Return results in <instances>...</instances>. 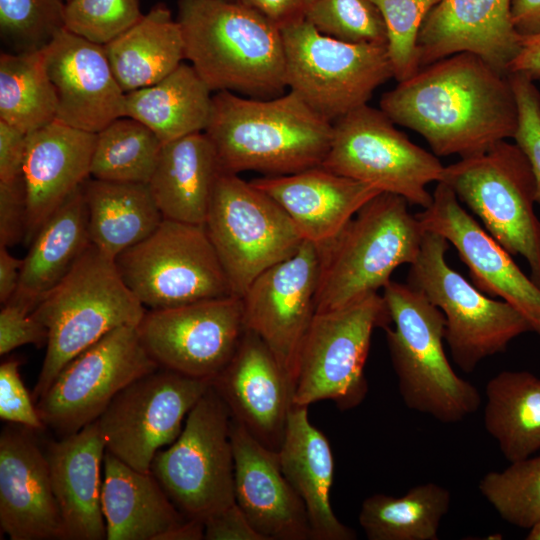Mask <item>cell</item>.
I'll use <instances>...</instances> for the list:
<instances>
[{
    "label": "cell",
    "instance_id": "6da1fadb",
    "mask_svg": "<svg viewBox=\"0 0 540 540\" xmlns=\"http://www.w3.org/2000/svg\"><path fill=\"white\" fill-rule=\"evenodd\" d=\"M379 105L394 123L420 134L436 156L481 154L514 138L518 127L509 76L471 52L420 68Z\"/></svg>",
    "mask_w": 540,
    "mask_h": 540
},
{
    "label": "cell",
    "instance_id": "7a4b0ae2",
    "mask_svg": "<svg viewBox=\"0 0 540 540\" xmlns=\"http://www.w3.org/2000/svg\"><path fill=\"white\" fill-rule=\"evenodd\" d=\"M204 132L222 172L279 176L321 166L332 140L333 122L291 90L273 98L218 91L212 96Z\"/></svg>",
    "mask_w": 540,
    "mask_h": 540
},
{
    "label": "cell",
    "instance_id": "3957f363",
    "mask_svg": "<svg viewBox=\"0 0 540 540\" xmlns=\"http://www.w3.org/2000/svg\"><path fill=\"white\" fill-rule=\"evenodd\" d=\"M188 59L211 91L271 98L287 88L281 29L232 0H179Z\"/></svg>",
    "mask_w": 540,
    "mask_h": 540
},
{
    "label": "cell",
    "instance_id": "277c9868",
    "mask_svg": "<svg viewBox=\"0 0 540 540\" xmlns=\"http://www.w3.org/2000/svg\"><path fill=\"white\" fill-rule=\"evenodd\" d=\"M146 308L122 280L113 259L92 243L31 315L48 330L34 401L79 353L122 326H138Z\"/></svg>",
    "mask_w": 540,
    "mask_h": 540
},
{
    "label": "cell",
    "instance_id": "5b68a950",
    "mask_svg": "<svg viewBox=\"0 0 540 540\" xmlns=\"http://www.w3.org/2000/svg\"><path fill=\"white\" fill-rule=\"evenodd\" d=\"M408 204L401 196L381 192L333 240L320 246L316 313L377 293L397 267L415 261L425 230Z\"/></svg>",
    "mask_w": 540,
    "mask_h": 540
},
{
    "label": "cell",
    "instance_id": "8992f818",
    "mask_svg": "<svg viewBox=\"0 0 540 540\" xmlns=\"http://www.w3.org/2000/svg\"><path fill=\"white\" fill-rule=\"evenodd\" d=\"M391 325V362L405 405L450 424L477 411V388L453 370L443 347L445 317L417 288L390 280L383 288Z\"/></svg>",
    "mask_w": 540,
    "mask_h": 540
},
{
    "label": "cell",
    "instance_id": "52a82bcc",
    "mask_svg": "<svg viewBox=\"0 0 540 540\" xmlns=\"http://www.w3.org/2000/svg\"><path fill=\"white\" fill-rule=\"evenodd\" d=\"M442 182L508 253L527 261L530 278L540 288L536 181L521 148L502 140L481 154L445 166Z\"/></svg>",
    "mask_w": 540,
    "mask_h": 540
},
{
    "label": "cell",
    "instance_id": "ba28073f",
    "mask_svg": "<svg viewBox=\"0 0 540 540\" xmlns=\"http://www.w3.org/2000/svg\"><path fill=\"white\" fill-rule=\"evenodd\" d=\"M448 248L442 236L425 231L407 283L441 310L451 357L470 373L483 359L504 352L514 338L532 330L512 305L485 295L451 268L446 260Z\"/></svg>",
    "mask_w": 540,
    "mask_h": 540
},
{
    "label": "cell",
    "instance_id": "9c48e42d",
    "mask_svg": "<svg viewBox=\"0 0 540 540\" xmlns=\"http://www.w3.org/2000/svg\"><path fill=\"white\" fill-rule=\"evenodd\" d=\"M117 270L146 309H165L233 295L204 225L163 219L121 252Z\"/></svg>",
    "mask_w": 540,
    "mask_h": 540
},
{
    "label": "cell",
    "instance_id": "30bf717a",
    "mask_svg": "<svg viewBox=\"0 0 540 540\" xmlns=\"http://www.w3.org/2000/svg\"><path fill=\"white\" fill-rule=\"evenodd\" d=\"M281 32L287 88L331 122L367 104L379 86L394 78L386 45L344 42L306 20Z\"/></svg>",
    "mask_w": 540,
    "mask_h": 540
},
{
    "label": "cell",
    "instance_id": "8fae6325",
    "mask_svg": "<svg viewBox=\"0 0 540 540\" xmlns=\"http://www.w3.org/2000/svg\"><path fill=\"white\" fill-rule=\"evenodd\" d=\"M230 424L228 407L211 385L178 438L155 454L150 471L187 519L204 522L236 502Z\"/></svg>",
    "mask_w": 540,
    "mask_h": 540
},
{
    "label": "cell",
    "instance_id": "7c38bea8",
    "mask_svg": "<svg viewBox=\"0 0 540 540\" xmlns=\"http://www.w3.org/2000/svg\"><path fill=\"white\" fill-rule=\"evenodd\" d=\"M391 325L382 295L370 294L346 307L315 313L303 340L293 405L333 401L352 409L366 397L364 367L373 331Z\"/></svg>",
    "mask_w": 540,
    "mask_h": 540
},
{
    "label": "cell",
    "instance_id": "4fadbf2b",
    "mask_svg": "<svg viewBox=\"0 0 540 540\" xmlns=\"http://www.w3.org/2000/svg\"><path fill=\"white\" fill-rule=\"evenodd\" d=\"M204 226L232 293L239 297L261 273L291 257L304 241L272 197L232 173L219 176Z\"/></svg>",
    "mask_w": 540,
    "mask_h": 540
},
{
    "label": "cell",
    "instance_id": "5bb4252c",
    "mask_svg": "<svg viewBox=\"0 0 540 540\" xmlns=\"http://www.w3.org/2000/svg\"><path fill=\"white\" fill-rule=\"evenodd\" d=\"M321 166L424 209L433 199L428 184L442 181L445 169L435 154L413 143L381 109L368 104L333 122Z\"/></svg>",
    "mask_w": 540,
    "mask_h": 540
},
{
    "label": "cell",
    "instance_id": "9a60e30c",
    "mask_svg": "<svg viewBox=\"0 0 540 540\" xmlns=\"http://www.w3.org/2000/svg\"><path fill=\"white\" fill-rule=\"evenodd\" d=\"M158 368L137 326L118 327L69 361L36 407L45 427L67 436L96 421L121 390Z\"/></svg>",
    "mask_w": 540,
    "mask_h": 540
},
{
    "label": "cell",
    "instance_id": "2e32d148",
    "mask_svg": "<svg viewBox=\"0 0 540 540\" xmlns=\"http://www.w3.org/2000/svg\"><path fill=\"white\" fill-rule=\"evenodd\" d=\"M210 386V380L161 367L136 379L96 420L106 451L150 472L157 451L178 438L184 418Z\"/></svg>",
    "mask_w": 540,
    "mask_h": 540
},
{
    "label": "cell",
    "instance_id": "e0dca14e",
    "mask_svg": "<svg viewBox=\"0 0 540 540\" xmlns=\"http://www.w3.org/2000/svg\"><path fill=\"white\" fill-rule=\"evenodd\" d=\"M137 330L159 367L212 382L235 354L246 330L242 299L228 295L147 309Z\"/></svg>",
    "mask_w": 540,
    "mask_h": 540
},
{
    "label": "cell",
    "instance_id": "ac0fdd59",
    "mask_svg": "<svg viewBox=\"0 0 540 540\" xmlns=\"http://www.w3.org/2000/svg\"><path fill=\"white\" fill-rule=\"evenodd\" d=\"M321 248L304 240L289 258L261 273L241 296L245 329L270 349L293 387L300 349L316 313Z\"/></svg>",
    "mask_w": 540,
    "mask_h": 540
},
{
    "label": "cell",
    "instance_id": "d6986e66",
    "mask_svg": "<svg viewBox=\"0 0 540 540\" xmlns=\"http://www.w3.org/2000/svg\"><path fill=\"white\" fill-rule=\"evenodd\" d=\"M432 196L431 204L416 215L424 230L446 239L468 267L473 284L512 305L540 335V288L462 207L446 183L438 182Z\"/></svg>",
    "mask_w": 540,
    "mask_h": 540
},
{
    "label": "cell",
    "instance_id": "ffe728a7",
    "mask_svg": "<svg viewBox=\"0 0 540 540\" xmlns=\"http://www.w3.org/2000/svg\"><path fill=\"white\" fill-rule=\"evenodd\" d=\"M37 431L8 423L0 435V528L11 540H65Z\"/></svg>",
    "mask_w": 540,
    "mask_h": 540
},
{
    "label": "cell",
    "instance_id": "44dd1931",
    "mask_svg": "<svg viewBox=\"0 0 540 540\" xmlns=\"http://www.w3.org/2000/svg\"><path fill=\"white\" fill-rule=\"evenodd\" d=\"M43 54L57 95V120L97 133L124 117L125 92L114 76L103 45L63 29Z\"/></svg>",
    "mask_w": 540,
    "mask_h": 540
},
{
    "label": "cell",
    "instance_id": "7402d4cb",
    "mask_svg": "<svg viewBox=\"0 0 540 540\" xmlns=\"http://www.w3.org/2000/svg\"><path fill=\"white\" fill-rule=\"evenodd\" d=\"M211 385L233 420L263 445L278 451L293 406L294 387L255 333L245 330L235 354Z\"/></svg>",
    "mask_w": 540,
    "mask_h": 540
},
{
    "label": "cell",
    "instance_id": "603a6c76",
    "mask_svg": "<svg viewBox=\"0 0 540 540\" xmlns=\"http://www.w3.org/2000/svg\"><path fill=\"white\" fill-rule=\"evenodd\" d=\"M235 501L265 540H311L306 508L285 477L278 451L231 418Z\"/></svg>",
    "mask_w": 540,
    "mask_h": 540
},
{
    "label": "cell",
    "instance_id": "cb8c5ba5",
    "mask_svg": "<svg viewBox=\"0 0 540 540\" xmlns=\"http://www.w3.org/2000/svg\"><path fill=\"white\" fill-rule=\"evenodd\" d=\"M520 42L511 18V0H441L420 29L419 65L471 52L508 75Z\"/></svg>",
    "mask_w": 540,
    "mask_h": 540
},
{
    "label": "cell",
    "instance_id": "d4e9b609",
    "mask_svg": "<svg viewBox=\"0 0 540 540\" xmlns=\"http://www.w3.org/2000/svg\"><path fill=\"white\" fill-rule=\"evenodd\" d=\"M96 133L57 119L26 135L23 182L27 203L25 243L87 179Z\"/></svg>",
    "mask_w": 540,
    "mask_h": 540
},
{
    "label": "cell",
    "instance_id": "484cf974",
    "mask_svg": "<svg viewBox=\"0 0 540 540\" xmlns=\"http://www.w3.org/2000/svg\"><path fill=\"white\" fill-rule=\"evenodd\" d=\"M251 183L283 208L304 240L319 246L333 240L368 201L381 193L373 185L322 166L264 176Z\"/></svg>",
    "mask_w": 540,
    "mask_h": 540
},
{
    "label": "cell",
    "instance_id": "4316f807",
    "mask_svg": "<svg viewBox=\"0 0 540 540\" xmlns=\"http://www.w3.org/2000/svg\"><path fill=\"white\" fill-rule=\"evenodd\" d=\"M106 444L97 421L49 442L45 451L65 540H104L101 468Z\"/></svg>",
    "mask_w": 540,
    "mask_h": 540
},
{
    "label": "cell",
    "instance_id": "83f0119b",
    "mask_svg": "<svg viewBox=\"0 0 540 540\" xmlns=\"http://www.w3.org/2000/svg\"><path fill=\"white\" fill-rule=\"evenodd\" d=\"M278 456L285 477L306 508L311 540L356 539L354 530L331 507L334 457L326 436L310 422L308 407L292 406Z\"/></svg>",
    "mask_w": 540,
    "mask_h": 540
},
{
    "label": "cell",
    "instance_id": "f1b7e54d",
    "mask_svg": "<svg viewBox=\"0 0 540 540\" xmlns=\"http://www.w3.org/2000/svg\"><path fill=\"white\" fill-rule=\"evenodd\" d=\"M107 540H163L187 518L152 472H142L106 451L101 493Z\"/></svg>",
    "mask_w": 540,
    "mask_h": 540
},
{
    "label": "cell",
    "instance_id": "f546056e",
    "mask_svg": "<svg viewBox=\"0 0 540 540\" xmlns=\"http://www.w3.org/2000/svg\"><path fill=\"white\" fill-rule=\"evenodd\" d=\"M221 173L205 132L163 144L149 181L163 218L204 225Z\"/></svg>",
    "mask_w": 540,
    "mask_h": 540
},
{
    "label": "cell",
    "instance_id": "4dcf8cb0",
    "mask_svg": "<svg viewBox=\"0 0 540 540\" xmlns=\"http://www.w3.org/2000/svg\"><path fill=\"white\" fill-rule=\"evenodd\" d=\"M90 244L82 185L49 217L29 244L17 290L8 303L31 313Z\"/></svg>",
    "mask_w": 540,
    "mask_h": 540
},
{
    "label": "cell",
    "instance_id": "1f68e13d",
    "mask_svg": "<svg viewBox=\"0 0 540 540\" xmlns=\"http://www.w3.org/2000/svg\"><path fill=\"white\" fill-rule=\"evenodd\" d=\"M103 47L125 93L156 84L185 59L182 29L165 3L155 4Z\"/></svg>",
    "mask_w": 540,
    "mask_h": 540
},
{
    "label": "cell",
    "instance_id": "d6a6232c",
    "mask_svg": "<svg viewBox=\"0 0 540 540\" xmlns=\"http://www.w3.org/2000/svg\"><path fill=\"white\" fill-rule=\"evenodd\" d=\"M91 243L115 259L148 237L164 219L149 183L89 178L83 184Z\"/></svg>",
    "mask_w": 540,
    "mask_h": 540
},
{
    "label": "cell",
    "instance_id": "836d02e7",
    "mask_svg": "<svg viewBox=\"0 0 540 540\" xmlns=\"http://www.w3.org/2000/svg\"><path fill=\"white\" fill-rule=\"evenodd\" d=\"M211 92L193 66L182 62L156 84L125 93L124 117L143 123L165 144L205 131Z\"/></svg>",
    "mask_w": 540,
    "mask_h": 540
},
{
    "label": "cell",
    "instance_id": "e575fe53",
    "mask_svg": "<svg viewBox=\"0 0 540 540\" xmlns=\"http://www.w3.org/2000/svg\"><path fill=\"white\" fill-rule=\"evenodd\" d=\"M484 427L510 463L540 450V378L502 371L485 386Z\"/></svg>",
    "mask_w": 540,
    "mask_h": 540
},
{
    "label": "cell",
    "instance_id": "d590c367",
    "mask_svg": "<svg viewBox=\"0 0 540 540\" xmlns=\"http://www.w3.org/2000/svg\"><path fill=\"white\" fill-rule=\"evenodd\" d=\"M450 503V491L433 482L398 497L373 494L362 503L359 523L369 540H437Z\"/></svg>",
    "mask_w": 540,
    "mask_h": 540
},
{
    "label": "cell",
    "instance_id": "8d00e7d4",
    "mask_svg": "<svg viewBox=\"0 0 540 540\" xmlns=\"http://www.w3.org/2000/svg\"><path fill=\"white\" fill-rule=\"evenodd\" d=\"M57 95L43 50L0 55V120L29 133L56 119Z\"/></svg>",
    "mask_w": 540,
    "mask_h": 540
},
{
    "label": "cell",
    "instance_id": "74e56055",
    "mask_svg": "<svg viewBox=\"0 0 540 540\" xmlns=\"http://www.w3.org/2000/svg\"><path fill=\"white\" fill-rule=\"evenodd\" d=\"M162 145L143 123L130 117L115 119L96 133L90 175L104 181L149 183Z\"/></svg>",
    "mask_w": 540,
    "mask_h": 540
},
{
    "label": "cell",
    "instance_id": "f35d334b",
    "mask_svg": "<svg viewBox=\"0 0 540 540\" xmlns=\"http://www.w3.org/2000/svg\"><path fill=\"white\" fill-rule=\"evenodd\" d=\"M479 491L504 521L531 529L540 523V455L486 473Z\"/></svg>",
    "mask_w": 540,
    "mask_h": 540
},
{
    "label": "cell",
    "instance_id": "ab89813d",
    "mask_svg": "<svg viewBox=\"0 0 540 540\" xmlns=\"http://www.w3.org/2000/svg\"><path fill=\"white\" fill-rule=\"evenodd\" d=\"M66 0H0V35L10 53L43 50L65 29Z\"/></svg>",
    "mask_w": 540,
    "mask_h": 540
},
{
    "label": "cell",
    "instance_id": "60d3db41",
    "mask_svg": "<svg viewBox=\"0 0 540 540\" xmlns=\"http://www.w3.org/2000/svg\"><path fill=\"white\" fill-rule=\"evenodd\" d=\"M305 20L320 33L354 44H387L384 18L371 0H315Z\"/></svg>",
    "mask_w": 540,
    "mask_h": 540
},
{
    "label": "cell",
    "instance_id": "b9f144b4",
    "mask_svg": "<svg viewBox=\"0 0 540 540\" xmlns=\"http://www.w3.org/2000/svg\"><path fill=\"white\" fill-rule=\"evenodd\" d=\"M379 8L387 30V53L393 76L401 82L420 69L418 36L428 13L441 0H371Z\"/></svg>",
    "mask_w": 540,
    "mask_h": 540
},
{
    "label": "cell",
    "instance_id": "7bdbcfd3",
    "mask_svg": "<svg viewBox=\"0 0 540 540\" xmlns=\"http://www.w3.org/2000/svg\"><path fill=\"white\" fill-rule=\"evenodd\" d=\"M140 0H69L65 29L104 45L143 16Z\"/></svg>",
    "mask_w": 540,
    "mask_h": 540
},
{
    "label": "cell",
    "instance_id": "ee69618b",
    "mask_svg": "<svg viewBox=\"0 0 540 540\" xmlns=\"http://www.w3.org/2000/svg\"><path fill=\"white\" fill-rule=\"evenodd\" d=\"M518 108L515 143L531 165L536 181V203L540 204V92L534 80L522 73L508 74Z\"/></svg>",
    "mask_w": 540,
    "mask_h": 540
},
{
    "label": "cell",
    "instance_id": "f6af8a7d",
    "mask_svg": "<svg viewBox=\"0 0 540 540\" xmlns=\"http://www.w3.org/2000/svg\"><path fill=\"white\" fill-rule=\"evenodd\" d=\"M20 365L16 358L5 360L0 365V418L38 431L45 425L21 379Z\"/></svg>",
    "mask_w": 540,
    "mask_h": 540
},
{
    "label": "cell",
    "instance_id": "bcb514c9",
    "mask_svg": "<svg viewBox=\"0 0 540 540\" xmlns=\"http://www.w3.org/2000/svg\"><path fill=\"white\" fill-rule=\"evenodd\" d=\"M47 328L31 313L7 303L0 312V355H6L17 347L33 344L41 347L47 344Z\"/></svg>",
    "mask_w": 540,
    "mask_h": 540
},
{
    "label": "cell",
    "instance_id": "7dc6e473",
    "mask_svg": "<svg viewBox=\"0 0 540 540\" xmlns=\"http://www.w3.org/2000/svg\"><path fill=\"white\" fill-rule=\"evenodd\" d=\"M27 203L23 178L0 182V245L12 247L25 240Z\"/></svg>",
    "mask_w": 540,
    "mask_h": 540
},
{
    "label": "cell",
    "instance_id": "c3c4849f",
    "mask_svg": "<svg viewBox=\"0 0 540 540\" xmlns=\"http://www.w3.org/2000/svg\"><path fill=\"white\" fill-rule=\"evenodd\" d=\"M206 540H265L235 502L204 520Z\"/></svg>",
    "mask_w": 540,
    "mask_h": 540
},
{
    "label": "cell",
    "instance_id": "681fc988",
    "mask_svg": "<svg viewBox=\"0 0 540 540\" xmlns=\"http://www.w3.org/2000/svg\"><path fill=\"white\" fill-rule=\"evenodd\" d=\"M26 135L0 120V182L12 183L23 178Z\"/></svg>",
    "mask_w": 540,
    "mask_h": 540
},
{
    "label": "cell",
    "instance_id": "f907efd6",
    "mask_svg": "<svg viewBox=\"0 0 540 540\" xmlns=\"http://www.w3.org/2000/svg\"><path fill=\"white\" fill-rule=\"evenodd\" d=\"M255 9L280 29L305 20L315 0H239Z\"/></svg>",
    "mask_w": 540,
    "mask_h": 540
},
{
    "label": "cell",
    "instance_id": "816d5d0a",
    "mask_svg": "<svg viewBox=\"0 0 540 540\" xmlns=\"http://www.w3.org/2000/svg\"><path fill=\"white\" fill-rule=\"evenodd\" d=\"M511 73H522L533 80L540 78V33L521 36L519 51L508 68V74Z\"/></svg>",
    "mask_w": 540,
    "mask_h": 540
},
{
    "label": "cell",
    "instance_id": "f5cc1de1",
    "mask_svg": "<svg viewBox=\"0 0 540 540\" xmlns=\"http://www.w3.org/2000/svg\"><path fill=\"white\" fill-rule=\"evenodd\" d=\"M511 18L520 36L540 33V0H511Z\"/></svg>",
    "mask_w": 540,
    "mask_h": 540
},
{
    "label": "cell",
    "instance_id": "db71d44e",
    "mask_svg": "<svg viewBox=\"0 0 540 540\" xmlns=\"http://www.w3.org/2000/svg\"><path fill=\"white\" fill-rule=\"evenodd\" d=\"M23 259L11 255L8 248L0 245V302L7 304L15 294Z\"/></svg>",
    "mask_w": 540,
    "mask_h": 540
},
{
    "label": "cell",
    "instance_id": "11a10c76",
    "mask_svg": "<svg viewBox=\"0 0 540 540\" xmlns=\"http://www.w3.org/2000/svg\"><path fill=\"white\" fill-rule=\"evenodd\" d=\"M526 539L527 540H540V523L536 524L531 529H529Z\"/></svg>",
    "mask_w": 540,
    "mask_h": 540
},
{
    "label": "cell",
    "instance_id": "9f6ffc18",
    "mask_svg": "<svg viewBox=\"0 0 540 540\" xmlns=\"http://www.w3.org/2000/svg\"><path fill=\"white\" fill-rule=\"evenodd\" d=\"M232 1H239V0H232Z\"/></svg>",
    "mask_w": 540,
    "mask_h": 540
},
{
    "label": "cell",
    "instance_id": "6f0895ef",
    "mask_svg": "<svg viewBox=\"0 0 540 540\" xmlns=\"http://www.w3.org/2000/svg\"><path fill=\"white\" fill-rule=\"evenodd\" d=\"M69 1V0H66V2Z\"/></svg>",
    "mask_w": 540,
    "mask_h": 540
}]
</instances>
